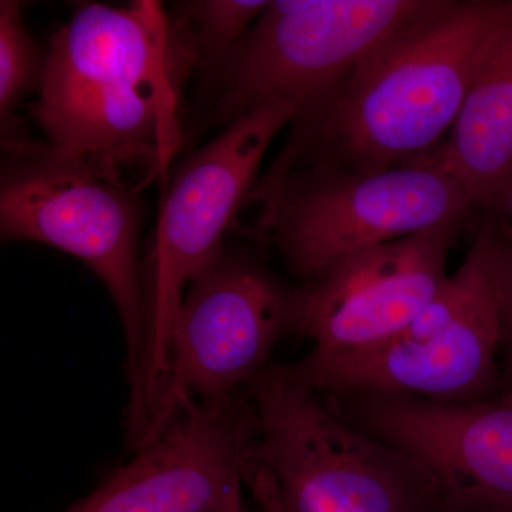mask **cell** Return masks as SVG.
Returning a JSON list of instances; mask_svg holds the SVG:
<instances>
[{
  "mask_svg": "<svg viewBox=\"0 0 512 512\" xmlns=\"http://www.w3.org/2000/svg\"><path fill=\"white\" fill-rule=\"evenodd\" d=\"M266 0H195L175 16L197 56L198 67L214 69L268 8Z\"/></svg>",
  "mask_w": 512,
  "mask_h": 512,
  "instance_id": "9a60e30c",
  "label": "cell"
},
{
  "mask_svg": "<svg viewBox=\"0 0 512 512\" xmlns=\"http://www.w3.org/2000/svg\"><path fill=\"white\" fill-rule=\"evenodd\" d=\"M137 192L47 144L26 143L10 151L0 180L3 239L60 249L106 286L126 339L130 400L140 387L147 346Z\"/></svg>",
  "mask_w": 512,
  "mask_h": 512,
  "instance_id": "52a82bcc",
  "label": "cell"
},
{
  "mask_svg": "<svg viewBox=\"0 0 512 512\" xmlns=\"http://www.w3.org/2000/svg\"><path fill=\"white\" fill-rule=\"evenodd\" d=\"M302 303L303 288H289L256 259L222 248L185 292L168 376L140 447L187 404L227 402L254 382L276 343L298 332Z\"/></svg>",
  "mask_w": 512,
  "mask_h": 512,
  "instance_id": "9c48e42d",
  "label": "cell"
},
{
  "mask_svg": "<svg viewBox=\"0 0 512 512\" xmlns=\"http://www.w3.org/2000/svg\"><path fill=\"white\" fill-rule=\"evenodd\" d=\"M464 224L353 252L309 279L298 326L312 342L309 355L359 352L399 335L446 284L448 254Z\"/></svg>",
  "mask_w": 512,
  "mask_h": 512,
  "instance_id": "8fae6325",
  "label": "cell"
},
{
  "mask_svg": "<svg viewBox=\"0 0 512 512\" xmlns=\"http://www.w3.org/2000/svg\"><path fill=\"white\" fill-rule=\"evenodd\" d=\"M249 207L252 227L274 239L289 271L306 282L342 256L467 222L476 211L439 148L373 174L274 164L249 192Z\"/></svg>",
  "mask_w": 512,
  "mask_h": 512,
  "instance_id": "5b68a950",
  "label": "cell"
},
{
  "mask_svg": "<svg viewBox=\"0 0 512 512\" xmlns=\"http://www.w3.org/2000/svg\"><path fill=\"white\" fill-rule=\"evenodd\" d=\"M439 154L476 211L490 210L512 181V2Z\"/></svg>",
  "mask_w": 512,
  "mask_h": 512,
  "instance_id": "4fadbf2b",
  "label": "cell"
},
{
  "mask_svg": "<svg viewBox=\"0 0 512 512\" xmlns=\"http://www.w3.org/2000/svg\"><path fill=\"white\" fill-rule=\"evenodd\" d=\"M296 117L284 103L252 107L178 165L168 181L143 265L147 346L127 431L143 436L170 367L171 333L191 282L221 251L276 134Z\"/></svg>",
  "mask_w": 512,
  "mask_h": 512,
  "instance_id": "277c9868",
  "label": "cell"
},
{
  "mask_svg": "<svg viewBox=\"0 0 512 512\" xmlns=\"http://www.w3.org/2000/svg\"><path fill=\"white\" fill-rule=\"evenodd\" d=\"M23 5L0 2V119L2 140L16 126L13 110L32 90L40 89L46 72L47 52L37 46L23 23Z\"/></svg>",
  "mask_w": 512,
  "mask_h": 512,
  "instance_id": "5bb4252c",
  "label": "cell"
},
{
  "mask_svg": "<svg viewBox=\"0 0 512 512\" xmlns=\"http://www.w3.org/2000/svg\"><path fill=\"white\" fill-rule=\"evenodd\" d=\"M218 512H242V493L235 495Z\"/></svg>",
  "mask_w": 512,
  "mask_h": 512,
  "instance_id": "ac0fdd59",
  "label": "cell"
},
{
  "mask_svg": "<svg viewBox=\"0 0 512 512\" xmlns=\"http://www.w3.org/2000/svg\"><path fill=\"white\" fill-rule=\"evenodd\" d=\"M505 370L503 376V392L512 393V340L504 345Z\"/></svg>",
  "mask_w": 512,
  "mask_h": 512,
  "instance_id": "e0dca14e",
  "label": "cell"
},
{
  "mask_svg": "<svg viewBox=\"0 0 512 512\" xmlns=\"http://www.w3.org/2000/svg\"><path fill=\"white\" fill-rule=\"evenodd\" d=\"M254 407L190 403L130 463L66 512H218L242 493Z\"/></svg>",
  "mask_w": 512,
  "mask_h": 512,
  "instance_id": "7c38bea8",
  "label": "cell"
},
{
  "mask_svg": "<svg viewBox=\"0 0 512 512\" xmlns=\"http://www.w3.org/2000/svg\"><path fill=\"white\" fill-rule=\"evenodd\" d=\"M249 393L244 483L265 512H439L420 463L329 412L288 366L266 367Z\"/></svg>",
  "mask_w": 512,
  "mask_h": 512,
  "instance_id": "3957f363",
  "label": "cell"
},
{
  "mask_svg": "<svg viewBox=\"0 0 512 512\" xmlns=\"http://www.w3.org/2000/svg\"><path fill=\"white\" fill-rule=\"evenodd\" d=\"M353 426L413 457L439 512H512V393L477 402L340 397Z\"/></svg>",
  "mask_w": 512,
  "mask_h": 512,
  "instance_id": "30bf717a",
  "label": "cell"
},
{
  "mask_svg": "<svg viewBox=\"0 0 512 512\" xmlns=\"http://www.w3.org/2000/svg\"><path fill=\"white\" fill-rule=\"evenodd\" d=\"M481 224L487 228L493 249L495 275L503 302L505 345L512 340V181L493 207L483 212Z\"/></svg>",
  "mask_w": 512,
  "mask_h": 512,
  "instance_id": "2e32d148",
  "label": "cell"
},
{
  "mask_svg": "<svg viewBox=\"0 0 512 512\" xmlns=\"http://www.w3.org/2000/svg\"><path fill=\"white\" fill-rule=\"evenodd\" d=\"M443 0H275L212 73V124L284 103L296 117L348 80L367 56L439 9Z\"/></svg>",
  "mask_w": 512,
  "mask_h": 512,
  "instance_id": "ba28073f",
  "label": "cell"
},
{
  "mask_svg": "<svg viewBox=\"0 0 512 512\" xmlns=\"http://www.w3.org/2000/svg\"><path fill=\"white\" fill-rule=\"evenodd\" d=\"M503 302L487 228L480 224L463 264L399 335L375 348L308 355L288 366L315 393L410 396L434 402L491 399L503 377Z\"/></svg>",
  "mask_w": 512,
  "mask_h": 512,
  "instance_id": "8992f818",
  "label": "cell"
},
{
  "mask_svg": "<svg viewBox=\"0 0 512 512\" xmlns=\"http://www.w3.org/2000/svg\"><path fill=\"white\" fill-rule=\"evenodd\" d=\"M512 0H443L292 121L275 165L382 173L430 156L456 123Z\"/></svg>",
  "mask_w": 512,
  "mask_h": 512,
  "instance_id": "7a4b0ae2",
  "label": "cell"
},
{
  "mask_svg": "<svg viewBox=\"0 0 512 512\" xmlns=\"http://www.w3.org/2000/svg\"><path fill=\"white\" fill-rule=\"evenodd\" d=\"M195 66L187 33L160 3H79L50 37L33 113L52 150L140 191L167 177Z\"/></svg>",
  "mask_w": 512,
  "mask_h": 512,
  "instance_id": "6da1fadb",
  "label": "cell"
}]
</instances>
